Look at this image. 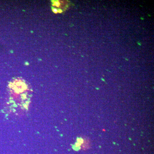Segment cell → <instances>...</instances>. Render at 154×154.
<instances>
[{
    "label": "cell",
    "mask_w": 154,
    "mask_h": 154,
    "mask_svg": "<svg viewBox=\"0 0 154 154\" xmlns=\"http://www.w3.org/2000/svg\"><path fill=\"white\" fill-rule=\"evenodd\" d=\"M54 5L57 6V7H59L60 5V3L58 1H56V2H54Z\"/></svg>",
    "instance_id": "obj_1"
},
{
    "label": "cell",
    "mask_w": 154,
    "mask_h": 154,
    "mask_svg": "<svg viewBox=\"0 0 154 154\" xmlns=\"http://www.w3.org/2000/svg\"><path fill=\"white\" fill-rule=\"evenodd\" d=\"M53 12H54V13H55V14H57L58 13V10L56 8H53L52 10Z\"/></svg>",
    "instance_id": "obj_2"
},
{
    "label": "cell",
    "mask_w": 154,
    "mask_h": 154,
    "mask_svg": "<svg viewBox=\"0 0 154 154\" xmlns=\"http://www.w3.org/2000/svg\"><path fill=\"white\" fill-rule=\"evenodd\" d=\"M63 12V11L61 9H59V10H58V13H62Z\"/></svg>",
    "instance_id": "obj_3"
}]
</instances>
